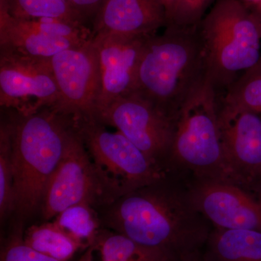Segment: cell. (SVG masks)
<instances>
[{
    "mask_svg": "<svg viewBox=\"0 0 261 261\" xmlns=\"http://www.w3.org/2000/svg\"><path fill=\"white\" fill-rule=\"evenodd\" d=\"M102 207L110 230L176 261L203 252L212 231L194 202L189 180L174 173Z\"/></svg>",
    "mask_w": 261,
    "mask_h": 261,
    "instance_id": "1",
    "label": "cell"
},
{
    "mask_svg": "<svg viewBox=\"0 0 261 261\" xmlns=\"http://www.w3.org/2000/svg\"><path fill=\"white\" fill-rule=\"evenodd\" d=\"M165 28L161 35L147 39L132 94L176 120L205 77V54L197 25Z\"/></svg>",
    "mask_w": 261,
    "mask_h": 261,
    "instance_id": "2",
    "label": "cell"
},
{
    "mask_svg": "<svg viewBox=\"0 0 261 261\" xmlns=\"http://www.w3.org/2000/svg\"><path fill=\"white\" fill-rule=\"evenodd\" d=\"M14 211L27 216L41 207L46 187L75 128L72 117L44 108L9 123Z\"/></svg>",
    "mask_w": 261,
    "mask_h": 261,
    "instance_id": "3",
    "label": "cell"
},
{
    "mask_svg": "<svg viewBox=\"0 0 261 261\" xmlns=\"http://www.w3.org/2000/svg\"><path fill=\"white\" fill-rule=\"evenodd\" d=\"M205 76L216 91L228 88L261 58V23L240 0H217L197 25Z\"/></svg>",
    "mask_w": 261,
    "mask_h": 261,
    "instance_id": "4",
    "label": "cell"
},
{
    "mask_svg": "<svg viewBox=\"0 0 261 261\" xmlns=\"http://www.w3.org/2000/svg\"><path fill=\"white\" fill-rule=\"evenodd\" d=\"M217 92L205 76L178 111L168 163L170 173L189 181H229L221 143Z\"/></svg>",
    "mask_w": 261,
    "mask_h": 261,
    "instance_id": "5",
    "label": "cell"
},
{
    "mask_svg": "<svg viewBox=\"0 0 261 261\" xmlns=\"http://www.w3.org/2000/svg\"><path fill=\"white\" fill-rule=\"evenodd\" d=\"M75 126L117 200L170 173L118 130L109 132L95 120H75Z\"/></svg>",
    "mask_w": 261,
    "mask_h": 261,
    "instance_id": "6",
    "label": "cell"
},
{
    "mask_svg": "<svg viewBox=\"0 0 261 261\" xmlns=\"http://www.w3.org/2000/svg\"><path fill=\"white\" fill-rule=\"evenodd\" d=\"M116 200L76 129L48 181L41 205L43 217L54 219L77 204L104 207Z\"/></svg>",
    "mask_w": 261,
    "mask_h": 261,
    "instance_id": "7",
    "label": "cell"
},
{
    "mask_svg": "<svg viewBox=\"0 0 261 261\" xmlns=\"http://www.w3.org/2000/svg\"><path fill=\"white\" fill-rule=\"evenodd\" d=\"M95 121L115 127L149 159L169 172L168 163L176 120L145 99L130 94L100 110Z\"/></svg>",
    "mask_w": 261,
    "mask_h": 261,
    "instance_id": "8",
    "label": "cell"
},
{
    "mask_svg": "<svg viewBox=\"0 0 261 261\" xmlns=\"http://www.w3.org/2000/svg\"><path fill=\"white\" fill-rule=\"evenodd\" d=\"M61 102L49 60L1 50L0 106L22 116L44 108L58 109Z\"/></svg>",
    "mask_w": 261,
    "mask_h": 261,
    "instance_id": "9",
    "label": "cell"
},
{
    "mask_svg": "<svg viewBox=\"0 0 261 261\" xmlns=\"http://www.w3.org/2000/svg\"><path fill=\"white\" fill-rule=\"evenodd\" d=\"M59 91L58 111L73 119L94 120L100 94V75L93 38L49 60Z\"/></svg>",
    "mask_w": 261,
    "mask_h": 261,
    "instance_id": "10",
    "label": "cell"
},
{
    "mask_svg": "<svg viewBox=\"0 0 261 261\" xmlns=\"http://www.w3.org/2000/svg\"><path fill=\"white\" fill-rule=\"evenodd\" d=\"M219 122L228 181L247 190L261 172V116L221 100Z\"/></svg>",
    "mask_w": 261,
    "mask_h": 261,
    "instance_id": "11",
    "label": "cell"
},
{
    "mask_svg": "<svg viewBox=\"0 0 261 261\" xmlns=\"http://www.w3.org/2000/svg\"><path fill=\"white\" fill-rule=\"evenodd\" d=\"M195 205L214 228L261 231V200L244 187L217 179L190 180Z\"/></svg>",
    "mask_w": 261,
    "mask_h": 261,
    "instance_id": "12",
    "label": "cell"
},
{
    "mask_svg": "<svg viewBox=\"0 0 261 261\" xmlns=\"http://www.w3.org/2000/svg\"><path fill=\"white\" fill-rule=\"evenodd\" d=\"M149 37L93 35L100 75V94L95 117L113 101L133 92L141 57Z\"/></svg>",
    "mask_w": 261,
    "mask_h": 261,
    "instance_id": "13",
    "label": "cell"
},
{
    "mask_svg": "<svg viewBox=\"0 0 261 261\" xmlns=\"http://www.w3.org/2000/svg\"><path fill=\"white\" fill-rule=\"evenodd\" d=\"M167 24L161 0H106L93 20V35L137 38L154 35Z\"/></svg>",
    "mask_w": 261,
    "mask_h": 261,
    "instance_id": "14",
    "label": "cell"
},
{
    "mask_svg": "<svg viewBox=\"0 0 261 261\" xmlns=\"http://www.w3.org/2000/svg\"><path fill=\"white\" fill-rule=\"evenodd\" d=\"M82 44H84L49 37L29 28L18 19L11 16L4 3L0 1L1 50L34 59L50 60L65 49Z\"/></svg>",
    "mask_w": 261,
    "mask_h": 261,
    "instance_id": "15",
    "label": "cell"
},
{
    "mask_svg": "<svg viewBox=\"0 0 261 261\" xmlns=\"http://www.w3.org/2000/svg\"><path fill=\"white\" fill-rule=\"evenodd\" d=\"M202 253L207 261H261V231L213 227Z\"/></svg>",
    "mask_w": 261,
    "mask_h": 261,
    "instance_id": "16",
    "label": "cell"
},
{
    "mask_svg": "<svg viewBox=\"0 0 261 261\" xmlns=\"http://www.w3.org/2000/svg\"><path fill=\"white\" fill-rule=\"evenodd\" d=\"M78 261H176L112 230H99Z\"/></svg>",
    "mask_w": 261,
    "mask_h": 261,
    "instance_id": "17",
    "label": "cell"
},
{
    "mask_svg": "<svg viewBox=\"0 0 261 261\" xmlns=\"http://www.w3.org/2000/svg\"><path fill=\"white\" fill-rule=\"evenodd\" d=\"M24 241L37 251L59 261H68L82 244L55 221L34 225L23 233Z\"/></svg>",
    "mask_w": 261,
    "mask_h": 261,
    "instance_id": "18",
    "label": "cell"
},
{
    "mask_svg": "<svg viewBox=\"0 0 261 261\" xmlns=\"http://www.w3.org/2000/svg\"><path fill=\"white\" fill-rule=\"evenodd\" d=\"M8 13L19 20L57 18L84 24L85 20L68 0H0Z\"/></svg>",
    "mask_w": 261,
    "mask_h": 261,
    "instance_id": "19",
    "label": "cell"
},
{
    "mask_svg": "<svg viewBox=\"0 0 261 261\" xmlns=\"http://www.w3.org/2000/svg\"><path fill=\"white\" fill-rule=\"evenodd\" d=\"M93 209L87 204L72 205L60 213L54 221L86 249L100 230L99 218Z\"/></svg>",
    "mask_w": 261,
    "mask_h": 261,
    "instance_id": "20",
    "label": "cell"
},
{
    "mask_svg": "<svg viewBox=\"0 0 261 261\" xmlns=\"http://www.w3.org/2000/svg\"><path fill=\"white\" fill-rule=\"evenodd\" d=\"M221 100L261 116V58L226 89Z\"/></svg>",
    "mask_w": 261,
    "mask_h": 261,
    "instance_id": "21",
    "label": "cell"
},
{
    "mask_svg": "<svg viewBox=\"0 0 261 261\" xmlns=\"http://www.w3.org/2000/svg\"><path fill=\"white\" fill-rule=\"evenodd\" d=\"M14 211L11 136L9 123H2L0 128V216Z\"/></svg>",
    "mask_w": 261,
    "mask_h": 261,
    "instance_id": "22",
    "label": "cell"
},
{
    "mask_svg": "<svg viewBox=\"0 0 261 261\" xmlns=\"http://www.w3.org/2000/svg\"><path fill=\"white\" fill-rule=\"evenodd\" d=\"M20 20L29 28L58 39L84 44L93 38L92 29L84 24L57 18Z\"/></svg>",
    "mask_w": 261,
    "mask_h": 261,
    "instance_id": "23",
    "label": "cell"
},
{
    "mask_svg": "<svg viewBox=\"0 0 261 261\" xmlns=\"http://www.w3.org/2000/svg\"><path fill=\"white\" fill-rule=\"evenodd\" d=\"M214 2L215 0H178L168 16L166 27H190L198 25Z\"/></svg>",
    "mask_w": 261,
    "mask_h": 261,
    "instance_id": "24",
    "label": "cell"
},
{
    "mask_svg": "<svg viewBox=\"0 0 261 261\" xmlns=\"http://www.w3.org/2000/svg\"><path fill=\"white\" fill-rule=\"evenodd\" d=\"M0 261H59L44 255L29 246L24 241L23 233L17 230L2 245Z\"/></svg>",
    "mask_w": 261,
    "mask_h": 261,
    "instance_id": "25",
    "label": "cell"
},
{
    "mask_svg": "<svg viewBox=\"0 0 261 261\" xmlns=\"http://www.w3.org/2000/svg\"><path fill=\"white\" fill-rule=\"evenodd\" d=\"M106 0H68L73 9L83 18L85 22L95 18Z\"/></svg>",
    "mask_w": 261,
    "mask_h": 261,
    "instance_id": "26",
    "label": "cell"
},
{
    "mask_svg": "<svg viewBox=\"0 0 261 261\" xmlns=\"http://www.w3.org/2000/svg\"><path fill=\"white\" fill-rule=\"evenodd\" d=\"M247 190L252 192L253 195H255L261 200V172L259 173L258 176L255 178V179L252 182Z\"/></svg>",
    "mask_w": 261,
    "mask_h": 261,
    "instance_id": "27",
    "label": "cell"
},
{
    "mask_svg": "<svg viewBox=\"0 0 261 261\" xmlns=\"http://www.w3.org/2000/svg\"><path fill=\"white\" fill-rule=\"evenodd\" d=\"M163 5H164L165 9H166V18L168 15L171 13L175 5L178 3V0H161Z\"/></svg>",
    "mask_w": 261,
    "mask_h": 261,
    "instance_id": "28",
    "label": "cell"
},
{
    "mask_svg": "<svg viewBox=\"0 0 261 261\" xmlns=\"http://www.w3.org/2000/svg\"><path fill=\"white\" fill-rule=\"evenodd\" d=\"M254 8L253 11L258 17L261 23V0H253Z\"/></svg>",
    "mask_w": 261,
    "mask_h": 261,
    "instance_id": "29",
    "label": "cell"
},
{
    "mask_svg": "<svg viewBox=\"0 0 261 261\" xmlns=\"http://www.w3.org/2000/svg\"><path fill=\"white\" fill-rule=\"evenodd\" d=\"M186 261H207L204 257L203 253L201 252V253L197 254V255H194L193 257H190L188 260Z\"/></svg>",
    "mask_w": 261,
    "mask_h": 261,
    "instance_id": "30",
    "label": "cell"
}]
</instances>
